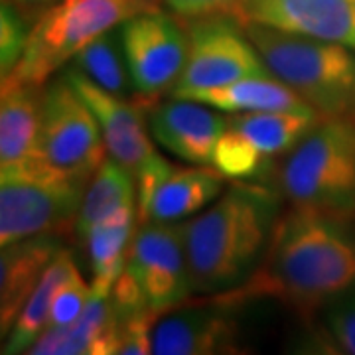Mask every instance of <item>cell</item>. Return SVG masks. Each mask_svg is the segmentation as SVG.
Masks as SVG:
<instances>
[{
  "instance_id": "12",
  "label": "cell",
  "mask_w": 355,
  "mask_h": 355,
  "mask_svg": "<svg viewBox=\"0 0 355 355\" xmlns=\"http://www.w3.org/2000/svg\"><path fill=\"white\" fill-rule=\"evenodd\" d=\"M62 76L76 89L77 95L85 101L101 127L107 153L116 162L128 168L132 176L154 154L148 135V105L140 99L119 97L109 93L87 76H83L76 65L64 67Z\"/></svg>"
},
{
  "instance_id": "29",
  "label": "cell",
  "mask_w": 355,
  "mask_h": 355,
  "mask_svg": "<svg viewBox=\"0 0 355 355\" xmlns=\"http://www.w3.org/2000/svg\"><path fill=\"white\" fill-rule=\"evenodd\" d=\"M172 12L180 18H207V16H221L233 14L237 0H160Z\"/></svg>"
},
{
  "instance_id": "26",
  "label": "cell",
  "mask_w": 355,
  "mask_h": 355,
  "mask_svg": "<svg viewBox=\"0 0 355 355\" xmlns=\"http://www.w3.org/2000/svg\"><path fill=\"white\" fill-rule=\"evenodd\" d=\"M28 16L12 2L2 0L0 6V73L10 76L14 67L20 64L30 40Z\"/></svg>"
},
{
  "instance_id": "8",
  "label": "cell",
  "mask_w": 355,
  "mask_h": 355,
  "mask_svg": "<svg viewBox=\"0 0 355 355\" xmlns=\"http://www.w3.org/2000/svg\"><path fill=\"white\" fill-rule=\"evenodd\" d=\"M105 153L95 114L64 76L55 77L44 89L40 156L62 174L91 180Z\"/></svg>"
},
{
  "instance_id": "24",
  "label": "cell",
  "mask_w": 355,
  "mask_h": 355,
  "mask_svg": "<svg viewBox=\"0 0 355 355\" xmlns=\"http://www.w3.org/2000/svg\"><path fill=\"white\" fill-rule=\"evenodd\" d=\"M214 168L229 180L247 182L268 176L272 158L261 153L245 135L227 125V130L221 135L216 146Z\"/></svg>"
},
{
  "instance_id": "5",
  "label": "cell",
  "mask_w": 355,
  "mask_h": 355,
  "mask_svg": "<svg viewBox=\"0 0 355 355\" xmlns=\"http://www.w3.org/2000/svg\"><path fill=\"white\" fill-rule=\"evenodd\" d=\"M158 4L160 0H58L38 14L20 64L2 79L46 85L93 40Z\"/></svg>"
},
{
  "instance_id": "10",
  "label": "cell",
  "mask_w": 355,
  "mask_h": 355,
  "mask_svg": "<svg viewBox=\"0 0 355 355\" xmlns=\"http://www.w3.org/2000/svg\"><path fill=\"white\" fill-rule=\"evenodd\" d=\"M127 268L156 316L190 300L193 288L180 223L148 221L140 225L128 245Z\"/></svg>"
},
{
  "instance_id": "30",
  "label": "cell",
  "mask_w": 355,
  "mask_h": 355,
  "mask_svg": "<svg viewBox=\"0 0 355 355\" xmlns=\"http://www.w3.org/2000/svg\"><path fill=\"white\" fill-rule=\"evenodd\" d=\"M8 2H12L14 6H18L24 14L38 12L40 8H46V6L53 4V0H8Z\"/></svg>"
},
{
  "instance_id": "21",
  "label": "cell",
  "mask_w": 355,
  "mask_h": 355,
  "mask_svg": "<svg viewBox=\"0 0 355 355\" xmlns=\"http://www.w3.org/2000/svg\"><path fill=\"white\" fill-rule=\"evenodd\" d=\"M324 114L318 111H261V113H231L227 125L239 130L268 158H279L294 150L308 130Z\"/></svg>"
},
{
  "instance_id": "7",
  "label": "cell",
  "mask_w": 355,
  "mask_h": 355,
  "mask_svg": "<svg viewBox=\"0 0 355 355\" xmlns=\"http://www.w3.org/2000/svg\"><path fill=\"white\" fill-rule=\"evenodd\" d=\"M188 58L172 97L191 91L227 85L247 77H266L272 71L265 64L243 24L233 16L196 18L188 24Z\"/></svg>"
},
{
  "instance_id": "22",
  "label": "cell",
  "mask_w": 355,
  "mask_h": 355,
  "mask_svg": "<svg viewBox=\"0 0 355 355\" xmlns=\"http://www.w3.org/2000/svg\"><path fill=\"white\" fill-rule=\"evenodd\" d=\"M125 205H137L135 176L114 158H105L89 180L77 216L76 235L81 239L93 225Z\"/></svg>"
},
{
  "instance_id": "2",
  "label": "cell",
  "mask_w": 355,
  "mask_h": 355,
  "mask_svg": "<svg viewBox=\"0 0 355 355\" xmlns=\"http://www.w3.org/2000/svg\"><path fill=\"white\" fill-rule=\"evenodd\" d=\"M279 217L277 191L235 182L209 207L180 223L193 292L216 296L251 279Z\"/></svg>"
},
{
  "instance_id": "11",
  "label": "cell",
  "mask_w": 355,
  "mask_h": 355,
  "mask_svg": "<svg viewBox=\"0 0 355 355\" xmlns=\"http://www.w3.org/2000/svg\"><path fill=\"white\" fill-rule=\"evenodd\" d=\"M239 306L200 300L178 306L156 320L153 354L156 355H233L245 354L241 326L235 316Z\"/></svg>"
},
{
  "instance_id": "17",
  "label": "cell",
  "mask_w": 355,
  "mask_h": 355,
  "mask_svg": "<svg viewBox=\"0 0 355 355\" xmlns=\"http://www.w3.org/2000/svg\"><path fill=\"white\" fill-rule=\"evenodd\" d=\"M225 180L221 172L209 166H172L170 174L154 191L153 202L139 225L148 221L180 223L203 211L223 193Z\"/></svg>"
},
{
  "instance_id": "14",
  "label": "cell",
  "mask_w": 355,
  "mask_h": 355,
  "mask_svg": "<svg viewBox=\"0 0 355 355\" xmlns=\"http://www.w3.org/2000/svg\"><path fill=\"white\" fill-rule=\"evenodd\" d=\"M214 107L191 99L154 103L148 109V128L153 139L172 156L196 166H214V154L227 119Z\"/></svg>"
},
{
  "instance_id": "9",
  "label": "cell",
  "mask_w": 355,
  "mask_h": 355,
  "mask_svg": "<svg viewBox=\"0 0 355 355\" xmlns=\"http://www.w3.org/2000/svg\"><path fill=\"white\" fill-rule=\"evenodd\" d=\"M135 97L153 107L172 91L188 58V32L160 8L137 14L119 26Z\"/></svg>"
},
{
  "instance_id": "18",
  "label": "cell",
  "mask_w": 355,
  "mask_h": 355,
  "mask_svg": "<svg viewBox=\"0 0 355 355\" xmlns=\"http://www.w3.org/2000/svg\"><path fill=\"white\" fill-rule=\"evenodd\" d=\"M137 219V205H125L93 225L81 237L91 268V296L107 298L127 265V253Z\"/></svg>"
},
{
  "instance_id": "27",
  "label": "cell",
  "mask_w": 355,
  "mask_h": 355,
  "mask_svg": "<svg viewBox=\"0 0 355 355\" xmlns=\"http://www.w3.org/2000/svg\"><path fill=\"white\" fill-rule=\"evenodd\" d=\"M89 296H91V284L85 282L81 272L77 270L71 279L65 282L58 291L53 304H51L48 326H69L73 324L81 312L85 310Z\"/></svg>"
},
{
  "instance_id": "25",
  "label": "cell",
  "mask_w": 355,
  "mask_h": 355,
  "mask_svg": "<svg viewBox=\"0 0 355 355\" xmlns=\"http://www.w3.org/2000/svg\"><path fill=\"white\" fill-rule=\"evenodd\" d=\"M318 345L331 354L355 355V286L324 306Z\"/></svg>"
},
{
  "instance_id": "16",
  "label": "cell",
  "mask_w": 355,
  "mask_h": 355,
  "mask_svg": "<svg viewBox=\"0 0 355 355\" xmlns=\"http://www.w3.org/2000/svg\"><path fill=\"white\" fill-rule=\"evenodd\" d=\"M44 85L2 79L0 164L24 162L40 154Z\"/></svg>"
},
{
  "instance_id": "3",
  "label": "cell",
  "mask_w": 355,
  "mask_h": 355,
  "mask_svg": "<svg viewBox=\"0 0 355 355\" xmlns=\"http://www.w3.org/2000/svg\"><path fill=\"white\" fill-rule=\"evenodd\" d=\"M291 205L355 219V114L322 116L279 172Z\"/></svg>"
},
{
  "instance_id": "20",
  "label": "cell",
  "mask_w": 355,
  "mask_h": 355,
  "mask_svg": "<svg viewBox=\"0 0 355 355\" xmlns=\"http://www.w3.org/2000/svg\"><path fill=\"white\" fill-rule=\"evenodd\" d=\"M77 270L79 268L73 261V254L67 249H62L55 254V259L46 268L38 286L30 294L22 312L18 314L12 328L8 331V340L2 345V354H28L32 343L38 340L40 334L48 326L55 294Z\"/></svg>"
},
{
  "instance_id": "23",
  "label": "cell",
  "mask_w": 355,
  "mask_h": 355,
  "mask_svg": "<svg viewBox=\"0 0 355 355\" xmlns=\"http://www.w3.org/2000/svg\"><path fill=\"white\" fill-rule=\"evenodd\" d=\"M71 64L93 83H97L109 93H114L119 97L135 95L119 28L109 30L97 40H93L87 48L77 53Z\"/></svg>"
},
{
  "instance_id": "19",
  "label": "cell",
  "mask_w": 355,
  "mask_h": 355,
  "mask_svg": "<svg viewBox=\"0 0 355 355\" xmlns=\"http://www.w3.org/2000/svg\"><path fill=\"white\" fill-rule=\"evenodd\" d=\"M180 99H191L223 113H261V111H316L279 77H247L219 87L191 91Z\"/></svg>"
},
{
  "instance_id": "13",
  "label": "cell",
  "mask_w": 355,
  "mask_h": 355,
  "mask_svg": "<svg viewBox=\"0 0 355 355\" xmlns=\"http://www.w3.org/2000/svg\"><path fill=\"white\" fill-rule=\"evenodd\" d=\"M239 24L338 42L355 50V0H237Z\"/></svg>"
},
{
  "instance_id": "28",
  "label": "cell",
  "mask_w": 355,
  "mask_h": 355,
  "mask_svg": "<svg viewBox=\"0 0 355 355\" xmlns=\"http://www.w3.org/2000/svg\"><path fill=\"white\" fill-rule=\"evenodd\" d=\"M158 316L146 310L130 316L119 324L121 340L119 354L121 355H148L153 354V331Z\"/></svg>"
},
{
  "instance_id": "4",
  "label": "cell",
  "mask_w": 355,
  "mask_h": 355,
  "mask_svg": "<svg viewBox=\"0 0 355 355\" xmlns=\"http://www.w3.org/2000/svg\"><path fill=\"white\" fill-rule=\"evenodd\" d=\"M265 64L324 116L355 114V50L328 40L245 24Z\"/></svg>"
},
{
  "instance_id": "15",
  "label": "cell",
  "mask_w": 355,
  "mask_h": 355,
  "mask_svg": "<svg viewBox=\"0 0 355 355\" xmlns=\"http://www.w3.org/2000/svg\"><path fill=\"white\" fill-rule=\"evenodd\" d=\"M64 249L58 235H38L2 247L0 254V330L8 336L46 268Z\"/></svg>"
},
{
  "instance_id": "6",
  "label": "cell",
  "mask_w": 355,
  "mask_h": 355,
  "mask_svg": "<svg viewBox=\"0 0 355 355\" xmlns=\"http://www.w3.org/2000/svg\"><path fill=\"white\" fill-rule=\"evenodd\" d=\"M89 180L62 174L42 156L0 164V245L38 235H69Z\"/></svg>"
},
{
  "instance_id": "1",
  "label": "cell",
  "mask_w": 355,
  "mask_h": 355,
  "mask_svg": "<svg viewBox=\"0 0 355 355\" xmlns=\"http://www.w3.org/2000/svg\"><path fill=\"white\" fill-rule=\"evenodd\" d=\"M354 286L355 219L291 205L251 279L216 298L233 306L268 298L310 320Z\"/></svg>"
}]
</instances>
